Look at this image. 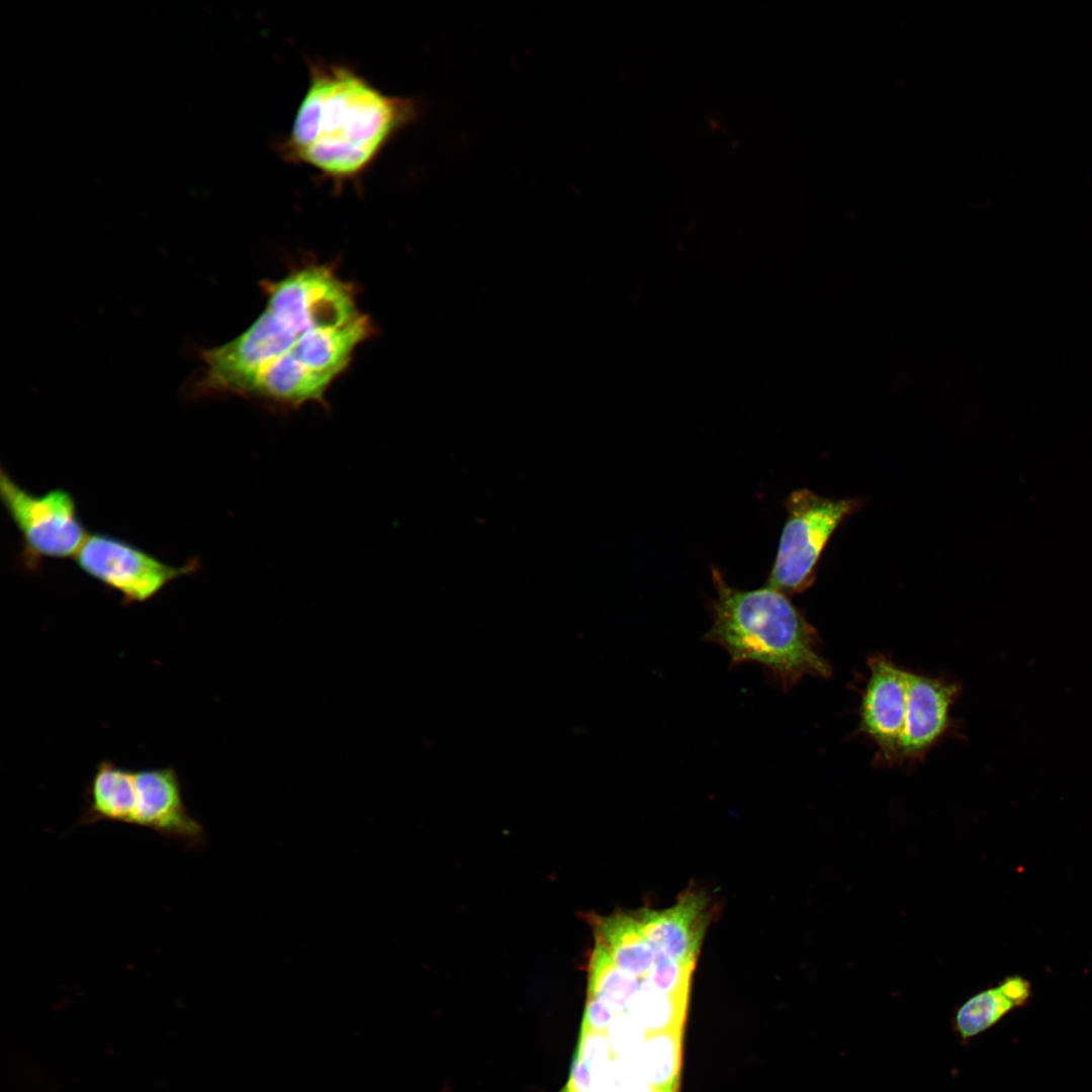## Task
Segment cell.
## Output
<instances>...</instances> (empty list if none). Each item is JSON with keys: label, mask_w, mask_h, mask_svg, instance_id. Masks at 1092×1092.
I'll list each match as a JSON object with an SVG mask.
<instances>
[{"label": "cell", "mask_w": 1092, "mask_h": 1092, "mask_svg": "<svg viewBox=\"0 0 1092 1092\" xmlns=\"http://www.w3.org/2000/svg\"><path fill=\"white\" fill-rule=\"evenodd\" d=\"M859 708V730L877 745L880 757L897 762L907 707V672L883 654L871 656Z\"/></svg>", "instance_id": "ba28073f"}, {"label": "cell", "mask_w": 1092, "mask_h": 1092, "mask_svg": "<svg viewBox=\"0 0 1092 1092\" xmlns=\"http://www.w3.org/2000/svg\"><path fill=\"white\" fill-rule=\"evenodd\" d=\"M617 1014L603 1001L587 996L581 1030L607 1032Z\"/></svg>", "instance_id": "d6986e66"}, {"label": "cell", "mask_w": 1092, "mask_h": 1092, "mask_svg": "<svg viewBox=\"0 0 1092 1092\" xmlns=\"http://www.w3.org/2000/svg\"><path fill=\"white\" fill-rule=\"evenodd\" d=\"M606 1033L614 1057L626 1060L635 1057L649 1034L628 1012L617 1014Z\"/></svg>", "instance_id": "e0dca14e"}, {"label": "cell", "mask_w": 1092, "mask_h": 1092, "mask_svg": "<svg viewBox=\"0 0 1092 1092\" xmlns=\"http://www.w3.org/2000/svg\"><path fill=\"white\" fill-rule=\"evenodd\" d=\"M689 994H662L652 990L642 980L641 990L632 1000L627 1012L648 1033L684 1029Z\"/></svg>", "instance_id": "9a60e30c"}, {"label": "cell", "mask_w": 1092, "mask_h": 1092, "mask_svg": "<svg viewBox=\"0 0 1092 1092\" xmlns=\"http://www.w3.org/2000/svg\"><path fill=\"white\" fill-rule=\"evenodd\" d=\"M681 1045L682 1029L649 1033L631 1060L640 1081L662 1092H676Z\"/></svg>", "instance_id": "4fadbf2b"}, {"label": "cell", "mask_w": 1092, "mask_h": 1092, "mask_svg": "<svg viewBox=\"0 0 1092 1092\" xmlns=\"http://www.w3.org/2000/svg\"><path fill=\"white\" fill-rule=\"evenodd\" d=\"M628 1092H662V1091H659V1090H657L655 1088H652V1087L646 1085L643 1082H639L632 1089H630Z\"/></svg>", "instance_id": "ffe728a7"}, {"label": "cell", "mask_w": 1092, "mask_h": 1092, "mask_svg": "<svg viewBox=\"0 0 1092 1092\" xmlns=\"http://www.w3.org/2000/svg\"><path fill=\"white\" fill-rule=\"evenodd\" d=\"M82 825L101 820L151 828L201 848L207 840L203 826L187 810L180 779L173 767L131 770L113 761H100L85 790Z\"/></svg>", "instance_id": "277c9868"}, {"label": "cell", "mask_w": 1092, "mask_h": 1092, "mask_svg": "<svg viewBox=\"0 0 1092 1092\" xmlns=\"http://www.w3.org/2000/svg\"><path fill=\"white\" fill-rule=\"evenodd\" d=\"M634 914L657 958L697 961L707 923L704 897L687 892L669 908Z\"/></svg>", "instance_id": "30bf717a"}, {"label": "cell", "mask_w": 1092, "mask_h": 1092, "mask_svg": "<svg viewBox=\"0 0 1092 1092\" xmlns=\"http://www.w3.org/2000/svg\"><path fill=\"white\" fill-rule=\"evenodd\" d=\"M262 286L266 304L251 326L198 350L202 367L185 382V396H249L283 407L323 402L374 332L354 286L330 265L304 264Z\"/></svg>", "instance_id": "6da1fadb"}, {"label": "cell", "mask_w": 1092, "mask_h": 1092, "mask_svg": "<svg viewBox=\"0 0 1092 1092\" xmlns=\"http://www.w3.org/2000/svg\"><path fill=\"white\" fill-rule=\"evenodd\" d=\"M560 1092H570V1091H569V1089H568V1088H567V1087L565 1086V1087H564V1088H563V1089H562V1090H561Z\"/></svg>", "instance_id": "44dd1931"}, {"label": "cell", "mask_w": 1092, "mask_h": 1092, "mask_svg": "<svg viewBox=\"0 0 1092 1092\" xmlns=\"http://www.w3.org/2000/svg\"><path fill=\"white\" fill-rule=\"evenodd\" d=\"M595 925L596 940L620 969L641 979L649 973L657 956L634 913L597 917Z\"/></svg>", "instance_id": "7c38bea8"}, {"label": "cell", "mask_w": 1092, "mask_h": 1092, "mask_svg": "<svg viewBox=\"0 0 1092 1092\" xmlns=\"http://www.w3.org/2000/svg\"><path fill=\"white\" fill-rule=\"evenodd\" d=\"M860 505L857 498H828L807 488L793 491L785 502L788 515L766 585L787 596L807 590L830 537Z\"/></svg>", "instance_id": "8992f818"}, {"label": "cell", "mask_w": 1092, "mask_h": 1092, "mask_svg": "<svg viewBox=\"0 0 1092 1092\" xmlns=\"http://www.w3.org/2000/svg\"><path fill=\"white\" fill-rule=\"evenodd\" d=\"M716 597L705 641L722 647L732 665L758 663L784 690L804 676L827 677L829 662L818 650L817 631L789 597L769 586L740 589L713 568Z\"/></svg>", "instance_id": "3957f363"}, {"label": "cell", "mask_w": 1092, "mask_h": 1092, "mask_svg": "<svg viewBox=\"0 0 1092 1092\" xmlns=\"http://www.w3.org/2000/svg\"><path fill=\"white\" fill-rule=\"evenodd\" d=\"M308 68L307 88L279 153L337 190L357 186L389 143L420 118L421 102L382 92L348 65L313 61Z\"/></svg>", "instance_id": "7a4b0ae2"}, {"label": "cell", "mask_w": 1092, "mask_h": 1092, "mask_svg": "<svg viewBox=\"0 0 1092 1092\" xmlns=\"http://www.w3.org/2000/svg\"><path fill=\"white\" fill-rule=\"evenodd\" d=\"M0 500L20 535V561L29 571L47 559L75 557L88 537L76 499L65 488L34 493L1 467Z\"/></svg>", "instance_id": "5b68a950"}, {"label": "cell", "mask_w": 1092, "mask_h": 1092, "mask_svg": "<svg viewBox=\"0 0 1092 1092\" xmlns=\"http://www.w3.org/2000/svg\"><path fill=\"white\" fill-rule=\"evenodd\" d=\"M75 561L84 574L118 593L123 605L145 603L198 567L193 559L167 564L122 538L99 532L88 535Z\"/></svg>", "instance_id": "52a82bcc"}, {"label": "cell", "mask_w": 1092, "mask_h": 1092, "mask_svg": "<svg viewBox=\"0 0 1092 1092\" xmlns=\"http://www.w3.org/2000/svg\"><path fill=\"white\" fill-rule=\"evenodd\" d=\"M587 996L595 997L616 1013H625L641 990L642 979L620 969L607 948L596 940L589 960Z\"/></svg>", "instance_id": "5bb4252c"}, {"label": "cell", "mask_w": 1092, "mask_h": 1092, "mask_svg": "<svg viewBox=\"0 0 1092 1092\" xmlns=\"http://www.w3.org/2000/svg\"><path fill=\"white\" fill-rule=\"evenodd\" d=\"M1031 995L1030 983L1019 976L1006 978L998 986L977 993L964 1002L953 1017L958 1036L968 1039L996 1024L1011 1010L1024 1005Z\"/></svg>", "instance_id": "8fae6325"}, {"label": "cell", "mask_w": 1092, "mask_h": 1092, "mask_svg": "<svg viewBox=\"0 0 1092 1092\" xmlns=\"http://www.w3.org/2000/svg\"><path fill=\"white\" fill-rule=\"evenodd\" d=\"M696 961L678 962L658 957L649 973L642 979L652 990L666 994L690 993L692 975Z\"/></svg>", "instance_id": "2e32d148"}, {"label": "cell", "mask_w": 1092, "mask_h": 1092, "mask_svg": "<svg viewBox=\"0 0 1092 1092\" xmlns=\"http://www.w3.org/2000/svg\"><path fill=\"white\" fill-rule=\"evenodd\" d=\"M574 1058L594 1072L604 1068L615 1057L606 1032L581 1030Z\"/></svg>", "instance_id": "ac0fdd59"}, {"label": "cell", "mask_w": 1092, "mask_h": 1092, "mask_svg": "<svg viewBox=\"0 0 1092 1092\" xmlns=\"http://www.w3.org/2000/svg\"><path fill=\"white\" fill-rule=\"evenodd\" d=\"M958 694L953 682L907 672V707L897 762L920 759L946 733Z\"/></svg>", "instance_id": "9c48e42d"}]
</instances>
